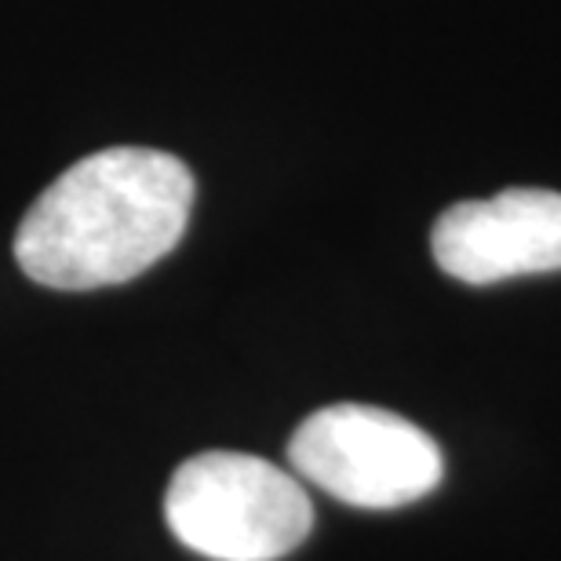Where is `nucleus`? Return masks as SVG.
<instances>
[{
    "instance_id": "f03ea898",
    "label": "nucleus",
    "mask_w": 561,
    "mask_h": 561,
    "mask_svg": "<svg viewBox=\"0 0 561 561\" xmlns=\"http://www.w3.org/2000/svg\"><path fill=\"white\" fill-rule=\"evenodd\" d=\"M168 529L211 561H277L313 529L307 489L249 453H201L172 474Z\"/></svg>"
},
{
    "instance_id": "f257e3e1",
    "label": "nucleus",
    "mask_w": 561,
    "mask_h": 561,
    "mask_svg": "<svg viewBox=\"0 0 561 561\" xmlns=\"http://www.w3.org/2000/svg\"><path fill=\"white\" fill-rule=\"evenodd\" d=\"M194 175L179 157L110 146L55 179L15 233V263L30 280L92 291L146 274L183 241Z\"/></svg>"
},
{
    "instance_id": "20e7f679",
    "label": "nucleus",
    "mask_w": 561,
    "mask_h": 561,
    "mask_svg": "<svg viewBox=\"0 0 561 561\" xmlns=\"http://www.w3.org/2000/svg\"><path fill=\"white\" fill-rule=\"evenodd\" d=\"M434 263L463 285H496L561 271V194L511 186L485 201H459L431 233Z\"/></svg>"
},
{
    "instance_id": "7ed1b4c3",
    "label": "nucleus",
    "mask_w": 561,
    "mask_h": 561,
    "mask_svg": "<svg viewBox=\"0 0 561 561\" xmlns=\"http://www.w3.org/2000/svg\"><path fill=\"white\" fill-rule=\"evenodd\" d=\"M288 463L329 496L365 511L416 503L445 478L442 448L423 426L351 401L310 412L288 442Z\"/></svg>"
}]
</instances>
